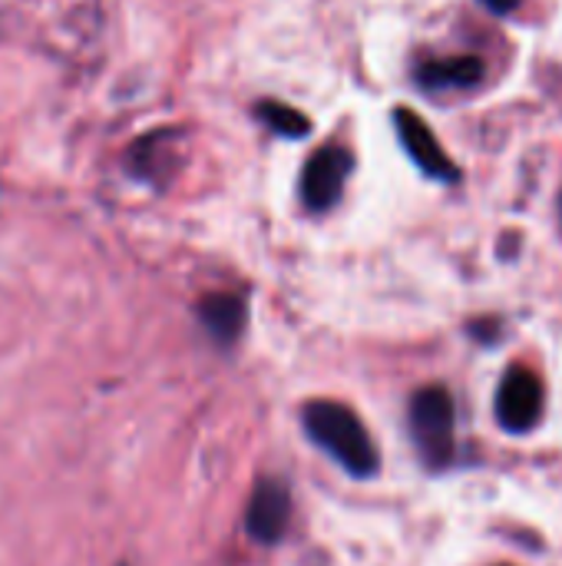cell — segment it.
I'll return each mask as SVG.
<instances>
[{
  "label": "cell",
  "mask_w": 562,
  "mask_h": 566,
  "mask_svg": "<svg viewBox=\"0 0 562 566\" xmlns=\"http://www.w3.org/2000/svg\"><path fill=\"white\" fill-rule=\"evenodd\" d=\"M556 216H560V232H562V192H560V202H556Z\"/></svg>",
  "instance_id": "cell-11"
},
{
  "label": "cell",
  "mask_w": 562,
  "mask_h": 566,
  "mask_svg": "<svg viewBox=\"0 0 562 566\" xmlns=\"http://www.w3.org/2000/svg\"><path fill=\"white\" fill-rule=\"evenodd\" d=\"M490 13H497V17H507V13H513L517 7H520V0H480Z\"/></svg>",
  "instance_id": "cell-10"
},
{
  "label": "cell",
  "mask_w": 562,
  "mask_h": 566,
  "mask_svg": "<svg viewBox=\"0 0 562 566\" xmlns=\"http://www.w3.org/2000/svg\"><path fill=\"white\" fill-rule=\"evenodd\" d=\"M543 411H547V391H543L540 375L533 368H527V365L507 368L503 378H500L497 398H494L497 424L507 434L520 438V434H530V431L540 428Z\"/></svg>",
  "instance_id": "cell-3"
},
{
  "label": "cell",
  "mask_w": 562,
  "mask_h": 566,
  "mask_svg": "<svg viewBox=\"0 0 562 566\" xmlns=\"http://www.w3.org/2000/svg\"><path fill=\"white\" fill-rule=\"evenodd\" d=\"M202 325L209 328V335L222 345H232L242 335V322H245V305L238 295H209L199 305Z\"/></svg>",
  "instance_id": "cell-8"
},
{
  "label": "cell",
  "mask_w": 562,
  "mask_h": 566,
  "mask_svg": "<svg viewBox=\"0 0 562 566\" xmlns=\"http://www.w3.org/2000/svg\"><path fill=\"white\" fill-rule=\"evenodd\" d=\"M394 126H397L401 146L407 149V156L414 159V166H417L424 176H431V179H437V182H457V179H460L457 163L447 156V149L437 143L434 129H431L414 109H404V106L394 109Z\"/></svg>",
  "instance_id": "cell-5"
},
{
  "label": "cell",
  "mask_w": 562,
  "mask_h": 566,
  "mask_svg": "<svg viewBox=\"0 0 562 566\" xmlns=\"http://www.w3.org/2000/svg\"><path fill=\"white\" fill-rule=\"evenodd\" d=\"M308 438L328 451L351 478H374L381 468L378 444L371 441L364 421L341 401H311L301 415Z\"/></svg>",
  "instance_id": "cell-1"
},
{
  "label": "cell",
  "mask_w": 562,
  "mask_h": 566,
  "mask_svg": "<svg viewBox=\"0 0 562 566\" xmlns=\"http://www.w3.org/2000/svg\"><path fill=\"white\" fill-rule=\"evenodd\" d=\"M291 521V494L282 481H258L245 511V531L258 544H278Z\"/></svg>",
  "instance_id": "cell-6"
},
{
  "label": "cell",
  "mask_w": 562,
  "mask_h": 566,
  "mask_svg": "<svg viewBox=\"0 0 562 566\" xmlns=\"http://www.w3.org/2000/svg\"><path fill=\"white\" fill-rule=\"evenodd\" d=\"M487 66L480 56H441V60H427L417 66V83L427 93H457V90H470L484 80Z\"/></svg>",
  "instance_id": "cell-7"
},
{
  "label": "cell",
  "mask_w": 562,
  "mask_h": 566,
  "mask_svg": "<svg viewBox=\"0 0 562 566\" xmlns=\"http://www.w3.org/2000/svg\"><path fill=\"white\" fill-rule=\"evenodd\" d=\"M351 169L354 156L344 146H321L301 169V202L311 212H328L331 206H338Z\"/></svg>",
  "instance_id": "cell-4"
},
{
  "label": "cell",
  "mask_w": 562,
  "mask_h": 566,
  "mask_svg": "<svg viewBox=\"0 0 562 566\" xmlns=\"http://www.w3.org/2000/svg\"><path fill=\"white\" fill-rule=\"evenodd\" d=\"M255 116H258L272 133L288 136V139H301V136H308V129H311V123H308L305 113H298L295 106H285V103H278V99H258Z\"/></svg>",
  "instance_id": "cell-9"
},
{
  "label": "cell",
  "mask_w": 562,
  "mask_h": 566,
  "mask_svg": "<svg viewBox=\"0 0 562 566\" xmlns=\"http://www.w3.org/2000/svg\"><path fill=\"white\" fill-rule=\"evenodd\" d=\"M411 441L431 471H447L457 458V405L444 385H427L414 391L407 408Z\"/></svg>",
  "instance_id": "cell-2"
}]
</instances>
